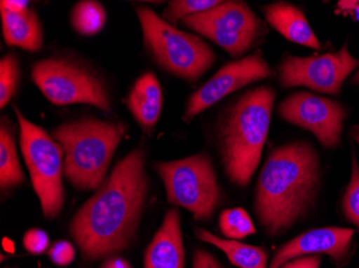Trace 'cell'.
Wrapping results in <instances>:
<instances>
[{
	"label": "cell",
	"mask_w": 359,
	"mask_h": 268,
	"mask_svg": "<svg viewBox=\"0 0 359 268\" xmlns=\"http://www.w3.org/2000/svg\"><path fill=\"white\" fill-rule=\"evenodd\" d=\"M196 237L205 243L219 248L231 264L239 268H268V253L264 248L223 239L205 229H196Z\"/></svg>",
	"instance_id": "18"
},
{
	"label": "cell",
	"mask_w": 359,
	"mask_h": 268,
	"mask_svg": "<svg viewBox=\"0 0 359 268\" xmlns=\"http://www.w3.org/2000/svg\"><path fill=\"white\" fill-rule=\"evenodd\" d=\"M351 134H352V138L359 144V126L353 127L351 129Z\"/></svg>",
	"instance_id": "32"
},
{
	"label": "cell",
	"mask_w": 359,
	"mask_h": 268,
	"mask_svg": "<svg viewBox=\"0 0 359 268\" xmlns=\"http://www.w3.org/2000/svg\"><path fill=\"white\" fill-rule=\"evenodd\" d=\"M3 34L8 45L37 52L43 44V32L37 13L32 9L20 13L0 9Z\"/></svg>",
	"instance_id": "17"
},
{
	"label": "cell",
	"mask_w": 359,
	"mask_h": 268,
	"mask_svg": "<svg viewBox=\"0 0 359 268\" xmlns=\"http://www.w3.org/2000/svg\"><path fill=\"white\" fill-rule=\"evenodd\" d=\"M354 231L342 227H322L302 233L283 246L274 255L269 268H280L292 260L306 255H330L342 264L350 253Z\"/></svg>",
	"instance_id": "13"
},
{
	"label": "cell",
	"mask_w": 359,
	"mask_h": 268,
	"mask_svg": "<svg viewBox=\"0 0 359 268\" xmlns=\"http://www.w3.org/2000/svg\"><path fill=\"white\" fill-rule=\"evenodd\" d=\"M339 7L342 11L348 12L350 15L359 21V1H340Z\"/></svg>",
	"instance_id": "31"
},
{
	"label": "cell",
	"mask_w": 359,
	"mask_h": 268,
	"mask_svg": "<svg viewBox=\"0 0 359 268\" xmlns=\"http://www.w3.org/2000/svg\"><path fill=\"white\" fill-rule=\"evenodd\" d=\"M23 246L32 255H43L50 249V237L40 229H30L24 234Z\"/></svg>",
	"instance_id": "25"
},
{
	"label": "cell",
	"mask_w": 359,
	"mask_h": 268,
	"mask_svg": "<svg viewBox=\"0 0 359 268\" xmlns=\"http://www.w3.org/2000/svg\"><path fill=\"white\" fill-rule=\"evenodd\" d=\"M48 255L55 265L67 266L74 261L76 249L70 241H58L50 246Z\"/></svg>",
	"instance_id": "26"
},
{
	"label": "cell",
	"mask_w": 359,
	"mask_h": 268,
	"mask_svg": "<svg viewBox=\"0 0 359 268\" xmlns=\"http://www.w3.org/2000/svg\"><path fill=\"white\" fill-rule=\"evenodd\" d=\"M124 133L120 122L93 118L66 122L53 131L66 154L65 175L72 186L86 191L102 186Z\"/></svg>",
	"instance_id": "4"
},
{
	"label": "cell",
	"mask_w": 359,
	"mask_h": 268,
	"mask_svg": "<svg viewBox=\"0 0 359 268\" xmlns=\"http://www.w3.org/2000/svg\"><path fill=\"white\" fill-rule=\"evenodd\" d=\"M359 66L344 45L334 53L297 57L286 55L279 66V80L284 87L310 88L323 94H338L344 80Z\"/></svg>",
	"instance_id": "10"
},
{
	"label": "cell",
	"mask_w": 359,
	"mask_h": 268,
	"mask_svg": "<svg viewBox=\"0 0 359 268\" xmlns=\"http://www.w3.org/2000/svg\"><path fill=\"white\" fill-rule=\"evenodd\" d=\"M183 24L233 57L245 55L266 29L262 20L243 1H222L217 7L183 20Z\"/></svg>",
	"instance_id": "9"
},
{
	"label": "cell",
	"mask_w": 359,
	"mask_h": 268,
	"mask_svg": "<svg viewBox=\"0 0 359 268\" xmlns=\"http://www.w3.org/2000/svg\"><path fill=\"white\" fill-rule=\"evenodd\" d=\"M353 82H354V84L359 86V70L358 72L355 74L354 78H353Z\"/></svg>",
	"instance_id": "33"
},
{
	"label": "cell",
	"mask_w": 359,
	"mask_h": 268,
	"mask_svg": "<svg viewBox=\"0 0 359 268\" xmlns=\"http://www.w3.org/2000/svg\"><path fill=\"white\" fill-rule=\"evenodd\" d=\"M25 181L13 133L7 122H1L0 128V188L10 190Z\"/></svg>",
	"instance_id": "19"
},
{
	"label": "cell",
	"mask_w": 359,
	"mask_h": 268,
	"mask_svg": "<svg viewBox=\"0 0 359 268\" xmlns=\"http://www.w3.org/2000/svg\"><path fill=\"white\" fill-rule=\"evenodd\" d=\"M106 21V10L102 3L97 1L84 0L76 3L72 9V27L81 35H96L102 31Z\"/></svg>",
	"instance_id": "20"
},
{
	"label": "cell",
	"mask_w": 359,
	"mask_h": 268,
	"mask_svg": "<svg viewBox=\"0 0 359 268\" xmlns=\"http://www.w3.org/2000/svg\"><path fill=\"white\" fill-rule=\"evenodd\" d=\"M148 192L144 152L137 148L116 165L72 218L70 234L86 261L104 259L128 247Z\"/></svg>",
	"instance_id": "1"
},
{
	"label": "cell",
	"mask_w": 359,
	"mask_h": 268,
	"mask_svg": "<svg viewBox=\"0 0 359 268\" xmlns=\"http://www.w3.org/2000/svg\"><path fill=\"white\" fill-rule=\"evenodd\" d=\"M156 171L164 181L168 202L191 211L196 220H209L221 204V187L205 153L157 163Z\"/></svg>",
	"instance_id": "7"
},
{
	"label": "cell",
	"mask_w": 359,
	"mask_h": 268,
	"mask_svg": "<svg viewBox=\"0 0 359 268\" xmlns=\"http://www.w3.org/2000/svg\"><path fill=\"white\" fill-rule=\"evenodd\" d=\"M181 217L177 209L165 215L144 255V268H184Z\"/></svg>",
	"instance_id": "14"
},
{
	"label": "cell",
	"mask_w": 359,
	"mask_h": 268,
	"mask_svg": "<svg viewBox=\"0 0 359 268\" xmlns=\"http://www.w3.org/2000/svg\"><path fill=\"white\" fill-rule=\"evenodd\" d=\"M143 42L155 62L169 73L198 80L215 62V54L201 38L177 29L147 7H139Z\"/></svg>",
	"instance_id": "5"
},
{
	"label": "cell",
	"mask_w": 359,
	"mask_h": 268,
	"mask_svg": "<svg viewBox=\"0 0 359 268\" xmlns=\"http://www.w3.org/2000/svg\"><path fill=\"white\" fill-rule=\"evenodd\" d=\"M222 1L219 0H172L169 1L163 13V19L169 24L183 21L189 16L208 11L217 7Z\"/></svg>",
	"instance_id": "22"
},
{
	"label": "cell",
	"mask_w": 359,
	"mask_h": 268,
	"mask_svg": "<svg viewBox=\"0 0 359 268\" xmlns=\"http://www.w3.org/2000/svg\"><path fill=\"white\" fill-rule=\"evenodd\" d=\"M342 209L346 219L359 227V164L355 155H353L350 183L342 199Z\"/></svg>",
	"instance_id": "24"
},
{
	"label": "cell",
	"mask_w": 359,
	"mask_h": 268,
	"mask_svg": "<svg viewBox=\"0 0 359 268\" xmlns=\"http://www.w3.org/2000/svg\"><path fill=\"white\" fill-rule=\"evenodd\" d=\"M266 20L288 41L314 50H322V44L312 30L302 10L285 1L270 3L264 8Z\"/></svg>",
	"instance_id": "15"
},
{
	"label": "cell",
	"mask_w": 359,
	"mask_h": 268,
	"mask_svg": "<svg viewBox=\"0 0 359 268\" xmlns=\"http://www.w3.org/2000/svg\"><path fill=\"white\" fill-rule=\"evenodd\" d=\"M219 229L231 239H242L256 233L251 217L241 207L224 211L219 217Z\"/></svg>",
	"instance_id": "21"
},
{
	"label": "cell",
	"mask_w": 359,
	"mask_h": 268,
	"mask_svg": "<svg viewBox=\"0 0 359 268\" xmlns=\"http://www.w3.org/2000/svg\"><path fill=\"white\" fill-rule=\"evenodd\" d=\"M0 9H5L7 11L15 12V13H20V12L26 11L29 9L28 8V1H20V0H3L0 3Z\"/></svg>",
	"instance_id": "29"
},
{
	"label": "cell",
	"mask_w": 359,
	"mask_h": 268,
	"mask_svg": "<svg viewBox=\"0 0 359 268\" xmlns=\"http://www.w3.org/2000/svg\"><path fill=\"white\" fill-rule=\"evenodd\" d=\"M126 106L143 131L150 133L155 128L163 108V90L154 73H144L135 82Z\"/></svg>",
	"instance_id": "16"
},
{
	"label": "cell",
	"mask_w": 359,
	"mask_h": 268,
	"mask_svg": "<svg viewBox=\"0 0 359 268\" xmlns=\"http://www.w3.org/2000/svg\"><path fill=\"white\" fill-rule=\"evenodd\" d=\"M278 113L285 122L313 133L326 148L338 146L346 118L342 104L310 92H298L281 102Z\"/></svg>",
	"instance_id": "11"
},
{
	"label": "cell",
	"mask_w": 359,
	"mask_h": 268,
	"mask_svg": "<svg viewBox=\"0 0 359 268\" xmlns=\"http://www.w3.org/2000/svg\"><path fill=\"white\" fill-rule=\"evenodd\" d=\"M19 60L13 54L4 56L0 62V106L5 108L13 98L20 82Z\"/></svg>",
	"instance_id": "23"
},
{
	"label": "cell",
	"mask_w": 359,
	"mask_h": 268,
	"mask_svg": "<svg viewBox=\"0 0 359 268\" xmlns=\"http://www.w3.org/2000/svg\"><path fill=\"white\" fill-rule=\"evenodd\" d=\"M320 255H306L287 262L282 268H320Z\"/></svg>",
	"instance_id": "28"
},
{
	"label": "cell",
	"mask_w": 359,
	"mask_h": 268,
	"mask_svg": "<svg viewBox=\"0 0 359 268\" xmlns=\"http://www.w3.org/2000/svg\"><path fill=\"white\" fill-rule=\"evenodd\" d=\"M276 92L260 86L245 92L226 113L219 142L226 174L238 186L249 185L269 133Z\"/></svg>",
	"instance_id": "3"
},
{
	"label": "cell",
	"mask_w": 359,
	"mask_h": 268,
	"mask_svg": "<svg viewBox=\"0 0 359 268\" xmlns=\"http://www.w3.org/2000/svg\"><path fill=\"white\" fill-rule=\"evenodd\" d=\"M20 124V144L46 219L60 215L65 202L62 173H65L64 149L41 127L37 126L14 108Z\"/></svg>",
	"instance_id": "6"
},
{
	"label": "cell",
	"mask_w": 359,
	"mask_h": 268,
	"mask_svg": "<svg viewBox=\"0 0 359 268\" xmlns=\"http://www.w3.org/2000/svg\"><path fill=\"white\" fill-rule=\"evenodd\" d=\"M100 268H133L127 260L121 257L107 258Z\"/></svg>",
	"instance_id": "30"
},
{
	"label": "cell",
	"mask_w": 359,
	"mask_h": 268,
	"mask_svg": "<svg viewBox=\"0 0 359 268\" xmlns=\"http://www.w3.org/2000/svg\"><path fill=\"white\" fill-rule=\"evenodd\" d=\"M32 78L55 106L84 104L104 112L111 111L110 96L104 82L84 64L67 58L39 60L32 66Z\"/></svg>",
	"instance_id": "8"
},
{
	"label": "cell",
	"mask_w": 359,
	"mask_h": 268,
	"mask_svg": "<svg viewBox=\"0 0 359 268\" xmlns=\"http://www.w3.org/2000/svg\"><path fill=\"white\" fill-rule=\"evenodd\" d=\"M271 76L269 64L260 51L236 62H228L189 97L185 108V122L201 114L236 90Z\"/></svg>",
	"instance_id": "12"
},
{
	"label": "cell",
	"mask_w": 359,
	"mask_h": 268,
	"mask_svg": "<svg viewBox=\"0 0 359 268\" xmlns=\"http://www.w3.org/2000/svg\"><path fill=\"white\" fill-rule=\"evenodd\" d=\"M318 153L306 142L278 147L258 179L255 213L270 237L290 230L313 206L320 188Z\"/></svg>",
	"instance_id": "2"
},
{
	"label": "cell",
	"mask_w": 359,
	"mask_h": 268,
	"mask_svg": "<svg viewBox=\"0 0 359 268\" xmlns=\"http://www.w3.org/2000/svg\"><path fill=\"white\" fill-rule=\"evenodd\" d=\"M193 268H224L211 253L197 250L194 255Z\"/></svg>",
	"instance_id": "27"
}]
</instances>
